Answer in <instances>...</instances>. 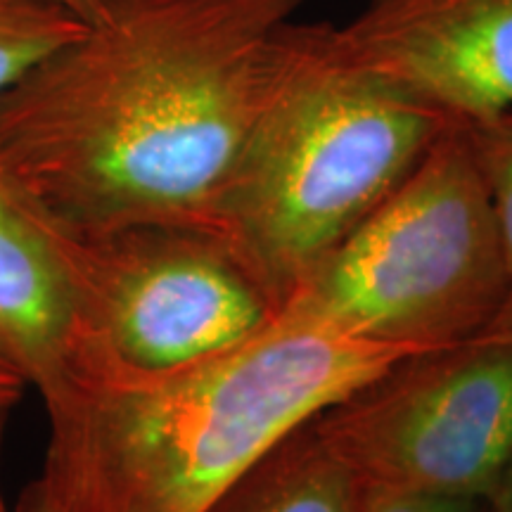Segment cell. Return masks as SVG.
<instances>
[{"label":"cell","mask_w":512,"mask_h":512,"mask_svg":"<svg viewBox=\"0 0 512 512\" xmlns=\"http://www.w3.org/2000/svg\"><path fill=\"white\" fill-rule=\"evenodd\" d=\"M69 252L88 375L174 373L245 347L278 320L271 294L214 230L138 223L69 233Z\"/></svg>","instance_id":"cell-6"},{"label":"cell","mask_w":512,"mask_h":512,"mask_svg":"<svg viewBox=\"0 0 512 512\" xmlns=\"http://www.w3.org/2000/svg\"><path fill=\"white\" fill-rule=\"evenodd\" d=\"M53 3L62 5L64 10H69L72 15L83 19V22H88L95 12V0H53Z\"/></svg>","instance_id":"cell-16"},{"label":"cell","mask_w":512,"mask_h":512,"mask_svg":"<svg viewBox=\"0 0 512 512\" xmlns=\"http://www.w3.org/2000/svg\"><path fill=\"white\" fill-rule=\"evenodd\" d=\"M332 46L453 121L512 110V0H363Z\"/></svg>","instance_id":"cell-7"},{"label":"cell","mask_w":512,"mask_h":512,"mask_svg":"<svg viewBox=\"0 0 512 512\" xmlns=\"http://www.w3.org/2000/svg\"><path fill=\"white\" fill-rule=\"evenodd\" d=\"M0 349L43 406L91 370V339L62 228L0 159Z\"/></svg>","instance_id":"cell-8"},{"label":"cell","mask_w":512,"mask_h":512,"mask_svg":"<svg viewBox=\"0 0 512 512\" xmlns=\"http://www.w3.org/2000/svg\"><path fill=\"white\" fill-rule=\"evenodd\" d=\"M12 408L0 406V512H10L3 494V448H5V430H8V418Z\"/></svg>","instance_id":"cell-14"},{"label":"cell","mask_w":512,"mask_h":512,"mask_svg":"<svg viewBox=\"0 0 512 512\" xmlns=\"http://www.w3.org/2000/svg\"><path fill=\"white\" fill-rule=\"evenodd\" d=\"M15 512H48V510L43 508V503L38 501V496L27 486V489H24L22 498H19Z\"/></svg>","instance_id":"cell-17"},{"label":"cell","mask_w":512,"mask_h":512,"mask_svg":"<svg viewBox=\"0 0 512 512\" xmlns=\"http://www.w3.org/2000/svg\"><path fill=\"white\" fill-rule=\"evenodd\" d=\"M313 427L363 484L494 498L512 467V294L475 335L403 358Z\"/></svg>","instance_id":"cell-5"},{"label":"cell","mask_w":512,"mask_h":512,"mask_svg":"<svg viewBox=\"0 0 512 512\" xmlns=\"http://www.w3.org/2000/svg\"><path fill=\"white\" fill-rule=\"evenodd\" d=\"M207 512H363V482L311 420L271 448Z\"/></svg>","instance_id":"cell-9"},{"label":"cell","mask_w":512,"mask_h":512,"mask_svg":"<svg viewBox=\"0 0 512 512\" xmlns=\"http://www.w3.org/2000/svg\"><path fill=\"white\" fill-rule=\"evenodd\" d=\"M304 0H95L0 93V159L69 233L207 228Z\"/></svg>","instance_id":"cell-1"},{"label":"cell","mask_w":512,"mask_h":512,"mask_svg":"<svg viewBox=\"0 0 512 512\" xmlns=\"http://www.w3.org/2000/svg\"><path fill=\"white\" fill-rule=\"evenodd\" d=\"M491 209L512 273V110L467 124Z\"/></svg>","instance_id":"cell-11"},{"label":"cell","mask_w":512,"mask_h":512,"mask_svg":"<svg viewBox=\"0 0 512 512\" xmlns=\"http://www.w3.org/2000/svg\"><path fill=\"white\" fill-rule=\"evenodd\" d=\"M512 273L465 121L290 294L275 323L413 354L491 323Z\"/></svg>","instance_id":"cell-4"},{"label":"cell","mask_w":512,"mask_h":512,"mask_svg":"<svg viewBox=\"0 0 512 512\" xmlns=\"http://www.w3.org/2000/svg\"><path fill=\"white\" fill-rule=\"evenodd\" d=\"M363 512H498L491 498L363 484Z\"/></svg>","instance_id":"cell-12"},{"label":"cell","mask_w":512,"mask_h":512,"mask_svg":"<svg viewBox=\"0 0 512 512\" xmlns=\"http://www.w3.org/2000/svg\"><path fill=\"white\" fill-rule=\"evenodd\" d=\"M83 24L53 0H0V93L79 36Z\"/></svg>","instance_id":"cell-10"},{"label":"cell","mask_w":512,"mask_h":512,"mask_svg":"<svg viewBox=\"0 0 512 512\" xmlns=\"http://www.w3.org/2000/svg\"><path fill=\"white\" fill-rule=\"evenodd\" d=\"M413 351L273 328L162 375L95 373L46 408L48 512H207L287 434Z\"/></svg>","instance_id":"cell-2"},{"label":"cell","mask_w":512,"mask_h":512,"mask_svg":"<svg viewBox=\"0 0 512 512\" xmlns=\"http://www.w3.org/2000/svg\"><path fill=\"white\" fill-rule=\"evenodd\" d=\"M27 380L19 373L15 363L5 356V351L0 349V406L15 408L24 392H27Z\"/></svg>","instance_id":"cell-13"},{"label":"cell","mask_w":512,"mask_h":512,"mask_svg":"<svg viewBox=\"0 0 512 512\" xmlns=\"http://www.w3.org/2000/svg\"><path fill=\"white\" fill-rule=\"evenodd\" d=\"M491 501H494L498 512H512V467L508 470V475H505L501 486H498L496 496L491 498Z\"/></svg>","instance_id":"cell-15"},{"label":"cell","mask_w":512,"mask_h":512,"mask_svg":"<svg viewBox=\"0 0 512 512\" xmlns=\"http://www.w3.org/2000/svg\"><path fill=\"white\" fill-rule=\"evenodd\" d=\"M330 27L292 22L283 74L216 214L278 309L453 121L339 55Z\"/></svg>","instance_id":"cell-3"}]
</instances>
